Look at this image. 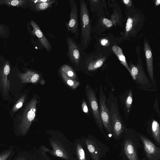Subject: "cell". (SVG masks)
<instances>
[{"label":"cell","instance_id":"6da1fadb","mask_svg":"<svg viewBox=\"0 0 160 160\" xmlns=\"http://www.w3.org/2000/svg\"><path fill=\"white\" fill-rule=\"evenodd\" d=\"M106 104L109 111L110 121L113 129V136L118 138L125 130V125L120 113L118 98L112 91L109 92Z\"/></svg>","mask_w":160,"mask_h":160},{"label":"cell","instance_id":"cb8c5ba5","mask_svg":"<svg viewBox=\"0 0 160 160\" xmlns=\"http://www.w3.org/2000/svg\"><path fill=\"white\" fill-rule=\"evenodd\" d=\"M52 145L53 148V150L56 155L60 157L67 158L68 157L63 152V150L60 148L56 143L52 142Z\"/></svg>","mask_w":160,"mask_h":160},{"label":"cell","instance_id":"d590c367","mask_svg":"<svg viewBox=\"0 0 160 160\" xmlns=\"http://www.w3.org/2000/svg\"><path fill=\"white\" fill-rule=\"evenodd\" d=\"M2 29L3 27L2 26L0 25V32L2 30Z\"/></svg>","mask_w":160,"mask_h":160},{"label":"cell","instance_id":"7c38bea8","mask_svg":"<svg viewBox=\"0 0 160 160\" xmlns=\"http://www.w3.org/2000/svg\"><path fill=\"white\" fill-rule=\"evenodd\" d=\"M104 61L103 59L96 58L92 55H85L80 65L84 66L88 71H92L100 67Z\"/></svg>","mask_w":160,"mask_h":160},{"label":"cell","instance_id":"ffe728a7","mask_svg":"<svg viewBox=\"0 0 160 160\" xmlns=\"http://www.w3.org/2000/svg\"><path fill=\"white\" fill-rule=\"evenodd\" d=\"M152 134L154 140L159 145L160 143V127L158 122L153 119L151 126Z\"/></svg>","mask_w":160,"mask_h":160},{"label":"cell","instance_id":"836d02e7","mask_svg":"<svg viewBox=\"0 0 160 160\" xmlns=\"http://www.w3.org/2000/svg\"><path fill=\"white\" fill-rule=\"evenodd\" d=\"M108 43V41L106 39H103L101 41V43L102 45H105Z\"/></svg>","mask_w":160,"mask_h":160},{"label":"cell","instance_id":"7402d4cb","mask_svg":"<svg viewBox=\"0 0 160 160\" xmlns=\"http://www.w3.org/2000/svg\"><path fill=\"white\" fill-rule=\"evenodd\" d=\"M28 0H0V5H5L9 6H21L26 4Z\"/></svg>","mask_w":160,"mask_h":160},{"label":"cell","instance_id":"f1b7e54d","mask_svg":"<svg viewBox=\"0 0 160 160\" xmlns=\"http://www.w3.org/2000/svg\"><path fill=\"white\" fill-rule=\"evenodd\" d=\"M103 23L108 27H111L113 25V23L111 20L107 18H104L102 20Z\"/></svg>","mask_w":160,"mask_h":160},{"label":"cell","instance_id":"5b68a950","mask_svg":"<svg viewBox=\"0 0 160 160\" xmlns=\"http://www.w3.org/2000/svg\"><path fill=\"white\" fill-rule=\"evenodd\" d=\"M37 103V100L33 98L28 104L24 110L18 127V129L22 135L27 133L35 118Z\"/></svg>","mask_w":160,"mask_h":160},{"label":"cell","instance_id":"603a6c76","mask_svg":"<svg viewBox=\"0 0 160 160\" xmlns=\"http://www.w3.org/2000/svg\"><path fill=\"white\" fill-rule=\"evenodd\" d=\"M60 71L72 79H75L76 78V74L74 70L68 65L65 64L62 65L60 68Z\"/></svg>","mask_w":160,"mask_h":160},{"label":"cell","instance_id":"ac0fdd59","mask_svg":"<svg viewBox=\"0 0 160 160\" xmlns=\"http://www.w3.org/2000/svg\"><path fill=\"white\" fill-rule=\"evenodd\" d=\"M112 49L120 61L121 64L126 68L132 76L131 70L127 63L125 57L123 54L122 49L119 47L117 46H112Z\"/></svg>","mask_w":160,"mask_h":160},{"label":"cell","instance_id":"52a82bcc","mask_svg":"<svg viewBox=\"0 0 160 160\" xmlns=\"http://www.w3.org/2000/svg\"><path fill=\"white\" fill-rule=\"evenodd\" d=\"M86 92L95 121L100 130L104 135L103 127L100 118L99 108L95 93L88 85L86 86Z\"/></svg>","mask_w":160,"mask_h":160},{"label":"cell","instance_id":"5bb4252c","mask_svg":"<svg viewBox=\"0 0 160 160\" xmlns=\"http://www.w3.org/2000/svg\"><path fill=\"white\" fill-rule=\"evenodd\" d=\"M34 11L39 12L47 10L56 3V0H32L28 1Z\"/></svg>","mask_w":160,"mask_h":160},{"label":"cell","instance_id":"83f0119b","mask_svg":"<svg viewBox=\"0 0 160 160\" xmlns=\"http://www.w3.org/2000/svg\"><path fill=\"white\" fill-rule=\"evenodd\" d=\"M11 153V151H8L0 154V160H6L9 157Z\"/></svg>","mask_w":160,"mask_h":160},{"label":"cell","instance_id":"f546056e","mask_svg":"<svg viewBox=\"0 0 160 160\" xmlns=\"http://www.w3.org/2000/svg\"><path fill=\"white\" fill-rule=\"evenodd\" d=\"M153 108L157 112L159 118H160V114L158 108V98H157V95H156V99L154 103Z\"/></svg>","mask_w":160,"mask_h":160},{"label":"cell","instance_id":"30bf717a","mask_svg":"<svg viewBox=\"0 0 160 160\" xmlns=\"http://www.w3.org/2000/svg\"><path fill=\"white\" fill-rule=\"evenodd\" d=\"M144 50L147 65V70L150 80L157 91L156 81L153 72V59L152 51L148 41L145 39L144 41Z\"/></svg>","mask_w":160,"mask_h":160},{"label":"cell","instance_id":"3957f363","mask_svg":"<svg viewBox=\"0 0 160 160\" xmlns=\"http://www.w3.org/2000/svg\"><path fill=\"white\" fill-rule=\"evenodd\" d=\"M129 65L132 78L138 85L137 88L146 91H156L144 71L142 62L139 55L137 64H134L130 61Z\"/></svg>","mask_w":160,"mask_h":160},{"label":"cell","instance_id":"e0dca14e","mask_svg":"<svg viewBox=\"0 0 160 160\" xmlns=\"http://www.w3.org/2000/svg\"><path fill=\"white\" fill-rule=\"evenodd\" d=\"M19 77L22 83H35L38 80L40 76L34 72L28 71L25 73L20 74Z\"/></svg>","mask_w":160,"mask_h":160},{"label":"cell","instance_id":"8fae6325","mask_svg":"<svg viewBox=\"0 0 160 160\" xmlns=\"http://www.w3.org/2000/svg\"><path fill=\"white\" fill-rule=\"evenodd\" d=\"M133 93V90L129 89L118 96V98L123 107L124 116L127 120L128 118L132 109Z\"/></svg>","mask_w":160,"mask_h":160},{"label":"cell","instance_id":"d6a6232c","mask_svg":"<svg viewBox=\"0 0 160 160\" xmlns=\"http://www.w3.org/2000/svg\"><path fill=\"white\" fill-rule=\"evenodd\" d=\"M123 2L126 5L129 7H130L132 6V1L131 0H123Z\"/></svg>","mask_w":160,"mask_h":160},{"label":"cell","instance_id":"4dcf8cb0","mask_svg":"<svg viewBox=\"0 0 160 160\" xmlns=\"http://www.w3.org/2000/svg\"><path fill=\"white\" fill-rule=\"evenodd\" d=\"M82 108L83 112L86 113H88V108L87 103L85 101H83L82 102Z\"/></svg>","mask_w":160,"mask_h":160},{"label":"cell","instance_id":"4316f807","mask_svg":"<svg viewBox=\"0 0 160 160\" xmlns=\"http://www.w3.org/2000/svg\"><path fill=\"white\" fill-rule=\"evenodd\" d=\"M133 20L131 18H129L127 20L126 25V31L127 33L130 31L133 26Z\"/></svg>","mask_w":160,"mask_h":160},{"label":"cell","instance_id":"2e32d148","mask_svg":"<svg viewBox=\"0 0 160 160\" xmlns=\"http://www.w3.org/2000/svg\"><path fill=\"white\" fill-rule=\"evenodd\" d=\"M124 151L128 160H139L136 148L132 140L128 139L125 141Z\"/></svg>","mask_w":160,"mask_h":160},{"label":"cell","instance_id":"9a60e30c","mask_svg":"<svg viewBox=\"0 0 160 160\" xmlns=\"http://www.w3.org/2000/svg\"><path fill=\"white\" fill-rule=\"evenodd\" d=\"M88 150L93 160H100L102 157V148H101L95 142L87 139L86 141Z\"/></svg>","mask_w":160,"mask_h":160},{"label":"cell","instance_id":"1f68e13d","mask_svg":"<svg viewBox=\"0 0 160 160\" xmlns=\"http://www.w3.org/2000/svg\"><path fill=\"white\" fill-rule=\"evenodd\" d=\"M118 15L116 14H114L111 16V19L112 22H113L114 24L118 22Z\"/></svg>","mask_w":160,"mask_h":160},{"label":"cell","instance_id":"d6986e66","mask_svg":"<svg viewBox=\"0 0 160 160\" xmlns=\"http://www.w3.org/2000/svg\"><path fill=\"white\" fill-rule=\"evenodd\" d=\"M10 71V67L8 62L4 65L1 72V76L4 91H6L9 87V82L8 81V76Z\"/></svg>","mask_w":160,"mask_h":160},{"label":"cell","instance_id":"e575fe53","mask_svg":"<svg viewBox=\"0 0 160 160\" xmlns=\"http://www.w3.org/2000/svg\"><path fill=\"white\" fill-rule=\"evenodd\" d=\"M16 160H26V159L25 158H18Z\"/></svg>","mask_w":160,"mask_h":160},{"label":"cell","instance_id":"8992f818","mask_svg":"<svg viewBox=\"0 0 160 160\" xmlns=\"http://www.w3.org/2000/svg\"><path fill=\"white\" fill-rule=\"evenodd\" d=\"M99 94L100 113L103 126L107 133L113 135V130L110 121L109 111L106 104L107 97L102 86L100 87Z\"/></svg>","mask_w":160,"mask_h":160},{"label":"cell","instance_id":"9c48e42d","mask_svg":"<svg viewBox=\"0 0 160 160\" xmlns=\"http://www.w3.org/2000/svg\"><path fill=\"white\" fill-rule=\"evenodd\" d=\"M137 134L143 144L148 160H160V149L143 135L137 132Z\"/></svg>","mask_w":160,"mask_h":160},{"label":"cell","instance_id":"484cf974","mask_svg":"<svg viewBox=\"0 0 160 160\" xmlns=\"http://www.w3.org/2000/svg\"><path fill=\"white\" fill-rule=\"evenodd\" d=\"M25 98V95H23L18 101L12 108V111L13 112L17 111L22 106L24 101Z\"/></svg>","mask_w":160,"mask_h":160},{"label":"cell","instance_id":"ba28073f","mask_svg":"<svg viewBox=\"0 0 160 160\" xmlns=\"http://www.w3.org/2000/svg\"><path fill=\"white\" fill-rule=\"evenodd\" d=\"M69 3L71 8L70 18L68 22L65 23V25L68 30L72 33L77 38L79 35L78 7L74 0H70Z\"/></svg>","mask_w":160,"mask_h":160},{"label":"cell","instance_id":"44dd1931","mask_svg":"<svg viewBox=\"0 0 160 160\" xmlns=\"http://www.w3.org/2000/svg\"><path fill=\"white\" fill-rule=\"evenodd\" d=\"M62 77L65 82L73 89H75L80 85V83L70 78L62 72L60 71Z\"/></svg>","mask_w":160,"mask_h":160},{"label":"cell","instance_id":"4fadbf2b","mask_svg":"<svg viewBox=\"0 0 160 160\" xmlns=\"http://www.w3.org/2000/svg\"><path fill=\"white\" fill-rule=\"evenodd\" d=\"M30 24L33 28V33L38 38L42 45L46 51L48 52H50L52 49L51 45L39 26L33 20L31 21Z\"/></svg>","mask_w":160,"mask_h":160},{"label":"cell","instance_id":"277c9868","mask_svg":"<svg viewBox=\"0 0 160 160\" xmlns=\"http://www.w3.org/2000/svg\"><path fill=\"white\" fill-rule=\"evenodd\" d=\"M66 41L68 49L67 54L70 61L76 67L79 66L85 55L82 46L70 37L67 38Z\"/></svg>","mask_w":160,"mask_h":160},{"label":"cell","instance_id":"7a4b0ae2","mask_svg":"<svg viewBox=\"0 0 160 160\" xmlns=\"http://www.w3.org/2000/svg\"><path fill=\"white\" fill-rule=\"evenodd\" d=\"M80 19L81 31L80 44L84 51L91 39L92 28L87 5L84 0L80 1Z\"/></svg>","mask_w":160,"mask_h":160},{"label":"cell","instance_id":"d4e9b609","mask_svg":"<svg viewBox=\"0 0 160 160\" xmlns=\"http://www.w3.org/2000/svg\"><path fill=\"white\" fill-rule=\"evenodd\" d=\"M77 153L79 160H86L84 151L80 143L77 145Z\"/></svg>","mask_w":160,"mask_h":160}]
</instances>
